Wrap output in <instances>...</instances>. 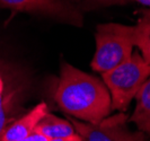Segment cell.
Instances as JSON below:
<instances>
[{
  "instance_id": "1",
  "label": "cell",
  "mask_w": 150,
  "mask_h": 141,
  "mask_svg": "<svg viewBox=\"0 0 150 141\" xmlns=\"http://www.w3.org/2000/svg\"><path fill=\"white\" fill-rule=\"evenodd\" d=\"M54 101L69 116L90 124L99 123L112 111L111 96L104 82L67 62L61 64Z\"/></svg>"
},
{
  "instance_id": "2",
  "label": "cell",
  "mask_w": 150,
  "mask_h": 141,
  "mask_svg": "<svg viewBox=\"0 0 150 141\" xmlns=\"http://www.w3.org/2000/svg\"><path fill=\"white\" fill-rule=\"evenodd\" d=\"M149 77L150 64L138 52L132 53L120 66L102 74L103 82L111 96L112 110L121 113L127 111L139 89Z\"/></svg>"
},
{
  "instance_id": "3",
  "label": "cell",
  "mask_w": 150,
  "mask_h": 141,
  "mask_svg": "<svg viewBox=\"0 0 150 141\" xmlns=\"http://www.w3.org/2000/svg\"><path fill=\"white\" fill-rule=\"evenodd\" d=\"M96 51L91 69L105 74L120 66L132 55L134 47L133 26L122 24H99L95 33Z\"/></svg>"
},
{
  "instance_id": "4",
  "label": "cell",
  "mask_w": 150,
  "mask_h": 141,
  "mask_svg": "<svg viewBox=\"0 0 150 141\" xmlns=\"http://www.w3.org/2000/svg\"><path fill=\"white\" fill-rule=\"evenodd\" d=\"M0 7L13 13L49 17L78 27H81L83 24V13L68 0H0Z\"/></svg>"
},
{
  "instance_id": "5",
  "label": "cell",
  "mask_w": 150,
  "mask_h": 141,
  "mask_svg": "<svg viewBox=\"0 0 150 141\" xmlns=\"http://www.w3.org/2000/svg\"><path fill=\"white\" fill-rule=\"evenodd\" d=\"M76 133L83 141H144L141 132H131L128 129V118L124 113L107 116L97 124H90L70 119Z\"/></svg>"
},
{
  "instance_id": "6",
  "label": "cell",
  "mask_w": 150,
  "mask_h": 141,
  "mask_svg": "<svg viewBox=\"0 0 150 141\" xmlns=\"http://www.w3.org/2000/svg\"><path fill=\"white\" fill-rule=\"evenodd\" d=\"M47 112V105L45 103L38 104L23 116L11 122L1 134L0 141H18L30 135L34 132L35 126Z\"/></svg>"
},
{
  "instance_id": "7",
  "label": "cell",
  "mask_w": 150,
  "mask_h": 141,
  "mask_svg": "<svg viewBox=\"0 0 150 141\" xmlns=\"http://www.w3.org/2000/svg\"><path fill=\"white\" fill-rule=\"evenodd\" d=\"M134 98L135 107L130 121L141 132L150 135V77L139 89Z\"/></svg>"
},
{
  "instance_id": "8",
  "label": "cell",
  "mask_w": 150,
  "mask_h": 141,
  "mask_svg": "<svg viewBox=\"0 0 150 141\" xmlns=\"http://www.w3.org/2000/svg\"><path fill=\"white\" fill-rule=\"evenodd\" d=\"M34 132L44 135L49 140L69 137L76 133L75 129L69 120L60 119L49 112L42 118V120L38 123V125L35 126Z\"/></svg>"
},
{
  "instance_id": "9",
  "label": "cell",
  "mask_w": 150,
  "mask_h": 141,
  "mask_svg": "<svg viewBox=\"0 0 150 141\" xmlns=\"http://www.w3.org/2000/svg\"><path fill=\"white\" fill-rule=\"evenodd\" d=\"M23 88L24 81L19 72L0 55V103L11 93H22Z\"/></svg>"
},
{
  "instance_id": "10",
  "label": "cell",
  "mask_w": 150,
  "mask_h": 141,
  "mask_svg": "<svg viewBox=\"0 0 150 141\" xmlns=\"http://www.w3.org/2000/svg\"><path fill=\"white\" fill-rule=\"evenodd\" d=\"M133 38L134 46L139 49L144 61L150 64V10L143 13L133 26Z\"/></svg>"
},
{
  "instance_id": "11",
  "label": "cell",
  "mask_w": 150,
  "mask_h": 141,
  "mask_svg": "<svg viewBox=\"0 0 150 141\" xmlns=\"http://www.w3.org/2000/svg\"><path fill=\"white\" fill-rule=\"evenodd\" d=\"M21 93H11L5 97L0 103V137L11 122L15 121V115L18 108Z\"/></svg>"
},
{
  "instance_id": "12",
  "label": "cell",
  "mask_w": 150,
  "mask_h": 141,
  "mask_svg": "<svg viewBox=\"0 0 150 141\" xmlns=\"http://www.w3.org/2000/svg\"><path fill=\"white\" fill-rule=\"evenodd\" d=\"M70 1L72 5H75L76 7H78L81 11L90 10L97 7V0H68Z\"/></svg>"
},
{
  "instance_id": "13",
  "label": "cell",
  "mask_w": 150,
  "mask_h": 141,
  "mask_svg": "<svg viewBox=\"0 0 150 141\" xmlns=\"http://www.w3.org/2000/svg\"><path fill=\"white\" fill-rule=\"evenodd\" d=\"M130 0H97V7H110L116 5H125Z\"/></svg>"
},
{
  "instance_id": "14",
  "label": "cell",
  "mask_w": 150,
  "mask_h": 141,
  "mask_svg": "<svg viewBox=\"0 0 150 141\" xmlns=\"http://www.w3.org/2000/svg\"><path fill=\"white\" fill-rule=\"evenodd\" d=\"M18 141H49V139L46 137H44V135H42V134L33 132L30 135H28V137H26V138H24V139Z\"/></svg>"
},
{
  "instance_id": "15",
  "label": "cell",
  "mask_w": 150,
  "mask_h": 141,
  "mask_svg": "<svg viewBox=\"0 0 150 141\" xmlns=\"http://www.w3.org/2000/svg\"><path fill=\"white\" fill-rule=\"evenodd\" d=\"M49 141H83V138L78 133H75L69 137H63V138H57V139H51Z\"/></svg>"
},
{
  "instance_id": "16",
  "label": "cell",
  "mask_w": 150,
  "mask_h": 141,
  "mask_svg": "<svg viewBox=\"0 0 150 141\" xmlns=\"http://www.w3.org/2000/svg\"><path fill=\"white\" fill-rule=\"evenodd\" d=\"M137 2H139V4H141L143 6H147V7L150 8V0H134Z\"/></svg>"
}]
</instances>
